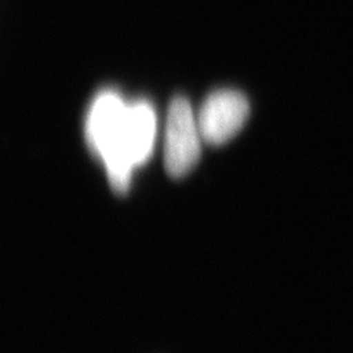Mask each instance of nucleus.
Returning <instances> with one entry per match:
<instances>
[{
	"mask_svg": "<svg viewBox=\"0 0 353 353\" xmlns=\"http://www.w3.org/2000/svg\"><path fill=\"white\" fill-rule=\"evenodd\" d=\"M202 132L189 101L175 97L168 109L165 131V168L172 179L190 172L201 158Z\"/></svg>",
	"mask_w": 353,
	"mask_h": 353,
	"instance_id": "nucleus-2",
	"label": "nucleus"
},
{
	"mask_svg": "<svg viewBox=\"0 0 353 353\" xmlns=\"http://www.w3.org/2000/svg\"><path fill=\"white\" fill-rule=\"evenodd\" d=\"M128 106L117 92L99 93L88 109L85 139L94 157L102 161L117 193H125L131 175L139 167L132 148Z\"/></svg>",
	"mask_w": 353,
	"mask_h": 353,
	"instance_id": "nucleus-1",
	"label": "nucleus"
},
{
	"mask_svg": "<svg viewBox=\"0 0 353 353\" xmlns=\"http://www.w3.org/2000/svg\"><path fill=\"white\" fill-rule=\"evenodd\" d=\"M249 112V101L236 90L209 94L197 115L203 141L214 146L224 145L245 125Z\"/></svg>",
	"mask_w": 353,
	"mask_h": 353,
	"instance_id": "nucleus-3",
	"label": "nucleus"
}]
</instances>
